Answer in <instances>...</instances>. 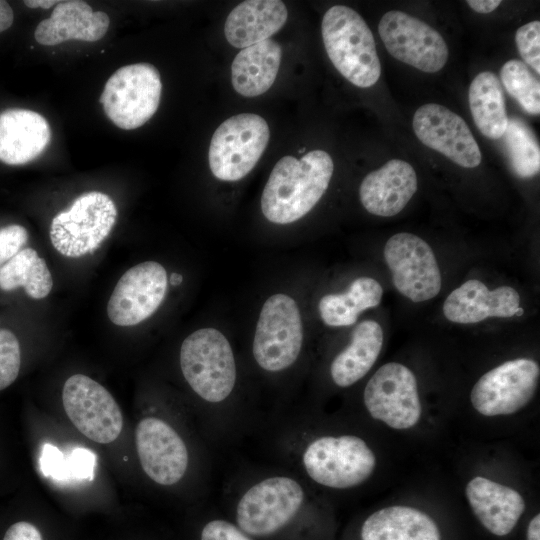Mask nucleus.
<instances>
[{
  "instance_id": "30",
  "label": "nucleus",
  "mask_w": 540,
  "mask_h": 540,
  "mask_svg": "<svg viewBox=\"0 0 540 540\" xmlns=\"http://www.w3.org/2000/svg\"><path fill=\"white\" fill-rule=\"evenodd\" d=\"M503 136L514 173L521 178L535 176L540 169V149L532 129L522 119L512 117Z\"/></svg>"
},
{
  "instance_id": "36",
  "label": "nucleus",
  "mask_w": 540,
  "mask_h": 540,
  "mask_svg": "<svg viewBox=\"0 0 540 540\" xmlns=\"http://www.w3.org/2000/svg\"><path fill=\"white\" fill-rule=\"evenodd\" d=\"M71 479L91 480L95 465V455L88 449L76 448L67 458Z\"/></svg>"
},
{
  "instance_id": "33",
  "label": "nucleus",
  "mask_w": 540,
  "mask_h": 540,
  "mask_svg": "<svg viewBox=\"0 0 540 540\" xmlns=\"http://www.w3.org/2000/svg\"><path fill=\"white\" fill-rule=\"evenodd\" d=\"M515 42L522 59L540 74V22L531 21L516 31Z\"/></svg>"
},
{
  "instance_id": "40",
  "label": "nucleus",
  "mask_w": 540,
  "mask_h": 540,
  "mask_svg": "<svg viewBox=\"0 0 540 540\" xmlns=\"http://www.w3.org/2000/svg\"><path fill=\"white\" fill-rule=\"evenodd\" d=\"M13 10L8 2L0 0V32L10 28L13 23Z\"/></svg>"
},
{
  "instance_id": "27",
  "label": "nucleus",
  "mask_w": 540,
  "mask_h": 540,
  "mask_svg": "<svg viewBox=\"0 0 540 540\" xmlns=\"http://www.w3.org/2000/svg\"><path fill=\"white\" fill-rule=\"evenodd\" d=\"M470 111L480 132L496 140L503 136L508 116L502 85L490 71L479 73L469 87Z\"/></svg>"
},
{
  "instance_id": "41",
  "label": "nucleus",
  "mask_w": 540,
  "mask_h": 540,
  "mask_svg": "<svg viewBox=\"0 0 540 540\" xmlns=\"http://www.w3.org/2000/svg\"><path fill=\"white\" fill-rule=\"evenodd\" d=\"M527 540H540V514L530 520L527 527Z\"/></svg>"
},
{
  "instance_id": "13",
  "label": "nucleus",
  "mask_w": 540,
  "mask_h": 540,
  "mask_svg": "<svg viewBox=\"0 0 540 540\" xmlns=\"http://www.w3.org/2000/svg\"><path fill=\"white\" fill-rule=\"evenodd\" d=\"M383 253L400 294L413 302H422L440 292V269L433 250L422 238L397 233L387 240Z\"/></svg>"
},
{
  "instance_id": "6",
  "label": "nucleus",
  "mask_w": 540,
  "mask_h": 540,
  "mask_svg": "<svg viewBox=\"0 0 540 540\" xmlns=\"http://www.w3.org/2000/svg\"><path fill=\"white\" fill-rule=\"evenodd\" d=\"M270 138L266 120L252 113L234 115L215 130L208 160L212 174L222 181L245 177L265 151Z\"/></svg>"
},
{
  "instance_id": "39",
  "label": "nucleus",
  "mask_w": 540,
  "mask_h": 540,
  "mask_svg": "<svg viewBox=\"0 0 540 540\" xmlns=\"http://www.w3.org/2000/svg\"><path fill=\"white\" fill-rule=\"evenodd\" d=\"M466 3L478 13H490L494 11L500 4V0H468Z\"/></svg>"
},
{
  "instance_id": "20",
  "label": "nucleus",
  "mask_w": 540,
  "mask_h": 540,
  "mask_svg": "<svg viewBox=\"0 0 540 540\" xmlns=\"http://www.w3.org/2000/svg\"><path fill=\"white\" fill-rule=\"evenodd\" d=\"M109 25L110 19L105 12L93 11L84 1H60L50 18L37 25L34 37L39 44L46 46L68 40L95 42L103 38Z\"/></svg>"
},
{
  "instance_id": "8",
  "label": "nucleus",
  "mask_w": 540,
  "mask_h": 540,
  "mask_svg": "<svg viewBox=\"0 0 540 540\" xmlns=\"http://www.w3.org/2000/svg\"><path fill=\"white\" fill-rule=\"evenodd\" d=\"M303 343L299 308L283 293L270 296L262 306L253 339V355L264 370L277 372L290 367Z\"/></svg>"
},
{
  "instance_id": "31",
  "label": "nucleus",
  "mask_w": 540,
  "mask_h": 540,
  "mask_svg": "<svg viewBox=\"0 0 540 540\" xmlns=\"http://www.w3.org/2000/svg\"><path fill=\"white\" fill-rule=\"evenodd\" d=\"M504 88L521 107L532 115L540 113V83L525 63L512 59L500 70Z\"/></svg>"
},
{
  "instance_id": "34",
  "label": "nucleus",
  "mask_w": 540,
  "mask_h": 540,
  "mask_svg": "<svg viewBox=\"0 0 540 540\" xmlns=\"http://www.w3.org/2000/svg\"><path fill=\"white\" fill-rule=\"evenodd\" d=\"M40 466L43 474L57 481H66L70 478L68 460L54 445L44 444L40 457Z\"/></svg>"
},
{
  "instance_id": "15",
  "label": "nucleus",
  "mask_w": 540,
  "mask_h": 540,
  "mask_svg": "<svg viewBox=\"0 0 540 540\" xmlns=\"http://www.w3.org/2000/svg\"><path fill=\"white\" fill-rule=\"evenodd\" d=\"M167 272L156 261L128 269L119 279L107 304V314L118 326H134L149 318L163 302Z\"/></svg>"
},
{
  "instance_id": "5",
  "label": "nucleus",
  "mask_w": 540,
  "mask_h": 540,
  "mask_svg": "<svg viewBox=\"0 0 540 540\" xmlns=\"http://www.w3.org/2000/svg\"><path fill=\"white\" fill-rule=\"evenodd\" d=\"M303 465L320 485L346 489L365 482L376 467V457L367 443L353 435L324 436L304 451Z\"/></svg>"
},
{
  "instance_id": "11",
  "label": "nucleus",
  "mask_w": 540,
  "mask_h": 540,
  "mask_svg": "<svg viewBox=\"0 0 540 540\" xmlns=\"http://www.w3.org/2000/svg\"><path fill=\"white\" fill-rule=\"evenodd\" d=\"M303 500L304 491L294 479L266 478L249 488L238 502V526L253 536L272 534L295 516Z\"/></svg>"
},
{
  "instance_id": "18",
  "label": "nucleus",
  "mask_w": 540,
  "mask_h": 540,
  "mask_svg": "<svg viewBox=\"0 0 540 540\" xmlns=\"http://www.w3.org/2000/svg\"><path fill=\"white\" fill-rule=\"evenodd\" d=\"M520 295L511 286L494 290L477 279H470L453 290L445 299L443 314L447 320L471 324L489 317L509 318L521 316Z\"/></svg>"
},
{
  "instance_id": "42",
  "label": "nucleus",
  "mask_w": 540,
  "mask_h": 540,
  "mask_svg": "<svg viewBox=\"0 0 540 540\" xmlns=\"http://www.w3.org/2000/svg\"><path fill=\"white\" fill-rule=\"evenodd\" d=\"M59 2L60 1H54V0H26L24 1V4L30 8L48 9V8H51L55 4H58Z\"/></svg>"
},
{
  "instance_id": "23",
  "label": "nucleus",
  "mask_w": 540,
  "mask_h": 540,
  "mask_svg": "<svg viewBox=\"0 0 540 540\" xmlns=\"http://www.w3.org/2000/svg\"><path fill=\"white\" fill-rule=\"evenodd\" d=\"M287 16V8L282 1H244L227 16L224 34L233 47L243 49L270 39L286 23Z\"/></svg>"
},
{
  "instance_id": "37",
  "label": "nucleus",
  "mask_w": 540,
  "mask_h": 540,
  "mask_svg": "<svg viewBox=\"0 0 540 540\" xmlns=\"http://www.w3.org/2000/svg\"><path fill=\"white\" fill-rule=\"evenodd\" d=\"M201 540H251L241 529L224 520L207 523L201 533Z\"/></svg>"
},
{
  "instance_id": "17",
  "label": "nucleus",
  "mask_w": 540,
  "mask_h": 540,
  "mask_svg": "<svg viewBox=\"0 0 540 540\" xmlns=\"http://www.w3.org/2000/svg\"><path fill=\"white\" fill-rule=\"evenodd\" d=\"M135 443L144 472L160 485L180 481L188 467V451L179 434L156 417L142 419L135 430Z\"/></svg>"
},
{
  "instance_id": "25",
  "label": "nucleus",
  "mask_w": 540,
  "mask_h": 540,
  "mask_svg": "<svg viewBox=\"0 0 540 540\" xmlns=\"http://www.w3.org/2000/svg\"><path fill=\"white\" fill-rule=\"evenodd\" d=\"M281 47L272 39L243 48L231 64V82L245 97L265 93L274 83L281 61Z\"/></svg>"
},
{
  "instance_id": "21",
  "label": "nucleus",
  "mask_w": 540,
  "mask_h": 540,
  "mask_svg": "<svg viewBox=\"0 0 540 540\" xmlns=\"http://www.w3.org/2000/svg\"><path fill=\"white\" fill-rule=\"evenodd\" d=\"M469 505L480 523L493 535L506 536L525 511L522 495L508 486L481 476L465 488Z\"/></svg>"
},
{
  "instance_id": "1",
  "label": "nucleus",
  "mask_w": 540,
  "mask_h": 540,
  "mask_svg": "<svg viewBox=\"0 0 540 540\" xmlns=\"http://www.w3.org/2000/svg\"><path fill=\"white\" fill-rule=\"evenodd\" d=\"M334 164L323 150H312L300 159L282 157L272 169L261 196L265 218L289 224L305 216L328 188Z\"/></svg>"
},
{
  "instance_id": "38",
  "label": "nucleus",
  "mask_w": 540,
  "mask_h": 540,
  "mask_svg": "<svg viewBox=\"0 0 540 540\" xmlns=\"http://www.w3.org/2000/svg\"><path fill=\"white\" fill-rule=\"evenodd\" d=\"M3 540H43L38 528L26 521H19L11 525Z\"/></svg>"
},
{
  "instance_id": "28",
  "label": "nucleus",
  "mask_w": 540,
  "mask_h": 540,
  "mask_svg": "<svg viewBox=\"0 0 540 540\" xmlns=\"http://www.w3.org/2000/svg\"><path fill=\"white\" fill-rule=\"evenodd\" d=\"M382 295L383 289L378 281L359 277L346 292L323 296L318 304L319 314L328 326H350L356 323L362 311L378 306Z\"/></svg>"
},
{
  "instance_id": "12",
  "label": "nucleus",
  "mask_w": 540,
  "mask_h": 540,
  "mask_svg": "<svg viewBox=\"0 0 540 540\" xmlns=\"http://www.w3.org/2000/svg\"><path fill=\"white\" fill-rule=\"evenodd\" d=\"M64 410L87 438L101 444L115 441L123 427L119 405L110 392L83 374L69 377L62 391Z\"/></svg>"
},
{
  "instance_id": "29",
  "label": "nucleus",
  "mask_w": 540,
  "mask_h": 540,
  "mask_svg": "<svg viewBox=\"0 0 540 540\" xmlns=\"http://www.w3.org/2000/svg\"><path fill=\"white\" fill-rule=\"evenodd\" d=\"M23 287L34 299L45 298L53 287L50 270L38 253L24 248L0 267V289L12 291Z\"/></svg>"
},
{
  "instance_id": "24",
  "label": "nucleus",
  "mask_w": 540,
  "mask_h": 540,
  "mask_svg": "<svg viewBox=\"0 0 540 540\" xmlns=\"http://www.w3.org/2000/svg\"><path fill=\"white\" fill-rule=\"evenodd\" d=\"M362 540H441L435 521L419 509L395 505L372 513L361 528Z\"/></svg>"
},
{
  "instance_id": "22",
  "label": "nucleus",
  "mask_w": 540,
  "mask_h": 540,
  "mask_svg": "<svg viewBox=\"0 0 540 540\" xmlns=\"http://www.w3.org/2000/svg\"><path fill=\"white\" fill-rule=\"evenodd\" d=\"M51 140L47 120L39 113L11 108L0 113V160L23 165L37 158Z\"/></svg>"
},
{
  "instance_id": "32",
  "label": "nucleus",
  "mask_w": 540,
  "mask_h": 540,
  "mask_svg": "<svg viewBox=\"0 0 540 540\" xmlns=\"http://www.w3.org/2000/svg\"><path fill=\"white\" fill-rule=\"evenodd\" d=\"M20 365L21 350L17 337L8 329H0V391L16 380Z\"/></svg>"
},
{
  "instance_id": "16",
  "label": "nucleus",
  "mask_w": 540,
  "mask_h": 540,
  "mask_svg": "<svg viewBox=\"0 0 540 540\" xmlns=\"http://www.w3.org/2000/svg\"><path fill=\"white\" fill-rule=\"evenodd\" d=\"M413 130L427 147L465 168L477 167L480 148L461 116L435 103L419 107L413 117Z\"/></svg>"
},
{
  "instance_id": "4",
  "label": "nucleus",
  "mask_w": 540,
  "mask_h": 540,
  "mask_svg": "<svg viewBox=\"0 0 540 540\" xmlns=\"http://www.w3.org/2000/svg\"><path fill=\"white\" fill-rule=\"evenodd\" d=\"M117 219L113 200L99 191L77 197L69 209L56 214L49 236L62 255L77 258L93 253L108 237Z\"/></svg>"
},
{
  "instance_id": "10",
  "label": "nucleus",
  "mask_w": 540,
  "mask_h": 540,
  "mask_svg": "<svg viewBox=\"0 0 540 540\" xmlns=\"http://www.w3.org/2000/svg\"><path fill=\"white\" fill-rule=\"evenodd\" d=\"M363 398L370 415L393 429L415 426L422 414L416 377L397 362L382 365L372 375Z\"/></svg>"
},
{
  "instance_id": "9",
  "label": "nucleus",
  "mask_w": 540,
  "mask_h": 540,
  "mask_svg": "<svg viewBox=\"0 0 540 540\" xmlns=\"http://www.w3.org/2000/svg\"><path fill=\"white\" fill-rule=\"evenodd\" d=\"M540 368L529 358L508 360L483 374L471 390L470 400L481 415L513 414L533 398Z\"/></svg>"
},
{
  "instance_id": "35",
  "label": "nucleus",
  "mask_w": 540,
  "mask_h": 540,
  "mask_svg": "<svg viewBox=\"0 0 540 540\" xmlns=\"http://www.w3.org/2000/svg\"><path fill=\"white\" fill-rule=\"evenodd\" d=\"M28 241L25 227L11 224L0 228V267L14 257Z\"/></svg>"
},
{
  "instance_id": "14",
  "label": "nucleus",
  "mask_w": 540,
  "mask_h": 540,
  "mask_svg": "<svg viewBox=\"0 0 540 540\" xmlns=\"http://www.w3.org/2000/svg\"><path fill=\"white\" fill-rule=\"evenodd\" d=\"M378 32L394 58L418 70L436 73L448 60V47L440 33L405 12H386L379 22Z\"/></svg>"
},
{
  "instance_id": "2",
  "label": "nucleus",
  "mask_w": 540,
  "mask_h": 540,
  "mask_svg": "<svg viewBox=\"0 0 540 540\" xmlns=\"http://www.w3.org/2000/svg\"><path fill=\"white\" fill-rule=\"evenodd\" d=\"M321 32L327 55L344 78L361 88L376 84L381 63L374 36L355 10L332 6L323 16Z\"/></svg>"
},
{
  "instance_id": "7",
  "label": "nucleus",
  "mask_w": 540,
  "mask_h": 540,
  "mask_svg": "<svg viewBox=\"0 0 540 540\" xmlns=\"http://www.w3.org/2000/svg\"><path fill=\"white\" fill-rule=\"evenodd\" d=\"M162 91L159 71L150 63L119 68L100 96L106 116L119 128L136 129L157 111Z\"/></svg>"
},
{
  "instance_id": "3",
  "label": "nucleus",
  "mask_w": 540,
  "mask_h": 540,
  "mask_svg": "<svg viewBox=\"0 0 540 540\" xmlns=\"http://www.w3.org/2000/svg\"><path fill=\"white\" fill-rule=\"evenodd\" d=\"M180 367L193 391L208 402L225 400L235 386L233 351L227 338L217 329L202 328L184 339Z\"/></svg>"
},
{
  "instance_id": "43",
  "label": "nucleus",
  "mask_w": 540,
  "mask_h": 540,
  "mask_svg": "<svg viewBox=\"0 0 540 540\" xmlns=\"http://www.w3.org/2000/svg\"><path fill=\"white\" fill-rule=\"evenodd\" d=\"M183 280V277L181 274L178 273H172L170 276V283L173 286L179 285Z\"/></svg>"
},
{
  "instance_id": "19",
  "label": "nucleus",
  "mask_w": 540,
  "mask_h": 540,
  "mask_svg": "<svg viewBox=\"0 0 540 540\" xmlns=\"http://www.w3.org/2000/svg\"><path fill=\"white\" fill-rule=\"evenodd\" d=\"M417 190L414 168L400 159H392L367 174L359 187V197L371 214L391 217L401 212Z\"/></svg>"
},
{
  "instance_id": "26",
  "label": "nucleus",
  "mask_w": 540,
  "mask_h": 540,
  "mask_svg": "<svg viewBox=\"0 0 540 540\" xmlns=\"http://www.w3.org/2000/svg\"><path fill=\"white\" fill-rule=\"evenodd\" d=\"M383 346V330L378 322L364 320L352 332L349 345L332 361L330 373L339 387H348L363 378L376 362Z\"/></svg>"
}]
</instances>
